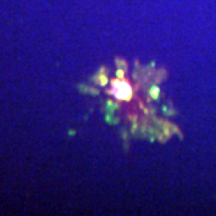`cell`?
Returning a JSON list of instances; mask_svg holds the SVG:
<instances>
[{
	"label": "cell",
	"mask_w": 216,
	"mask_h": 216,
	"mask_svg": "<svg viewBox=\"0 0 216 216\" xmlns=\"http://www.w3.org/2000/svg\"><path fill=\"white\" fill-rule=\"evenodd\" d=\"M138 125L139 124L137 123V121H133V124H132V132H131L133 136H136V132H137V130H138V127H139Z\"/></svg>",
	"instance_id": "30bf717a"
},
{
	"label": "cell",
	"mask_w": 216,
	"mask_h": 216,
	"mask_svg": "<svg viewBox=\"0 0 216 216\" xmlns=\"http://www.w3.org/2000/svg\"><path fill=\"white\" fill-rule=\"evenodd\" d=\"M166 76H167V71L164 70V68H161V70H159L157 72L155 73V82L156 83H161L162 81L166 79Z\"/></svg>",
	"instance_id": "3957f363"
},
{
	"label": "cell",
	"mask_w": 216,
	"mask_h": 216,
	"mask_svg": "<svg viewBox=\"0 0 216 216\" xmlns=\"http://www.w3.org/2000/svg\"><path fill=\"white\" fill-rule=\"evenodd\" d=\"M115 64H116V66L119 67V68H123V70H127V63L125 61V60H123V59H120V58H116L115 59Z\"/></svg>",
	"instance_id": "8992f818"
},
{
	"label": "cell",
	"mask_w": 216,
	"mask_h": 216,
	"mask_svg": "<svg viewBox=\"0 0 216 216\" xmlns=\"http://www.w3.org/2000/svg\"><path fill=\"white\" fill-rule=\"evenodd\" d=\"M99 73H106V66H101Z\"/></svg>",
	"instance_id": "5bb4252c"
},
{
	"label": "cell",
	"mask_w": 216,
	"mask_h": 216,
	"mask_svg": "<svg viewBox=\"0 0 216 216\" xmlns=\"http://www.w3.org/2000/svg\"><path fill=\"white\" fill-rule=\"evenodd\" d=\"M91 81L95 83V84H97V83H99L100 82V78H99V73H97V75H94L93 76V78H91Z\"/></svg>",
	"instance_id": "8fae6325"
},
{
	"label": "cell",
	"mask_w": 216,
	"mask_h": 216,
	"mask_svg": "<svg viewBox=\"0 0 216 216\" xmlns=\"http://www.w3.org/2000/svg\"><path fill=\"white\" fill-rule=\"evenodd\" d=\"M149 96H151V99H154V100H159V97H160V86H157L156 84L151 85L150 90H149Z\"/></svg>",
	"instance_id": "7a4b0ae2"
},
{
	"label": "cell",
	"mask_w": 216,
	"mask_h": 216,
	"mask_svg": "<svg viewBox=\"0 0 216 216\" xmlns=\"http://www.w3.org/2000/svg\"><path fill=\"white\" fill-rule=\"evenodd\" d=\"M166 124L169 126V129L172 130V132H173V133H175V134H178V136H179V138H180V139H183V138H184V136H183L181 131H180V130H179L178 127H176L174 124H172V123H169V121H166Z\"/></svg>",
	"instance_id": "277c9868"
},
{
	"label": "cell",
	"mask_w": 216,
	"mask_h": 216,
	"mask_svg": "<svg viewBox=\"0 0 216 216\" xmlns=\"http://www.w3.org/2000/svg\"><path fill=\"white\" fill-rule=\"evenodd\" d=\"M166 114H167V115H175V114H176V111H175V109L167 111V112H166Z\"/></svg>",
	"instance_id": "4fadbf2b"
},
{
	"label": "cell",
	"mask_w": 216,
	"mask_h": 216,
	"mask_svg": "<svg viewBox=\"0 0 216 216\" xmlns=\"http://www.w3.org/2000/svg\"><path fill=\"white\" fill-rule=\"evenodd\" d=\"M129 118H130L132 121H137V119H138V115H137V114H130Z\"/></svg>",
	"instance_id": "7c38bea8"
},
{
	"label": "cell",
	"mask_w": 216,
	"mask_h": 216,
	"mask_svg": "<svg viewBox=\"0 0 216 216\" xmlns=\"http://www.w3.org/2000/svg\"><path fill=\"white\" fill-rule=\"evenodd\" d=\"M99 78H100L99 84H100L101 86H106L107 83H108V77H107V75H106V73H99Z\"/></svg>",
	"instance_id": "52a82bcc"
},
{
	"label": "cell",
	"mask_w": 216,
	"mask_h": 216,
	"mask_svg": "<svg viewBox=\"0 0 216 216\" xmlns=\"http://www.w3.org/2000/svg\"><path fill=\"white\" fill-rule=\"evenodd\" d=\"M119 108H120V105L119 103H114V102H112L109 100L107 101V109L109 111V112H113L115 109H119Z\"/></svg>",
	"instance_id": "5b68a950"
},
{
	"label": "cell",
	"mask_w": 216,
	"mask_h": 216,
	"mask_svg": "<svg viewBox=\"0 0 216 216\" xmlns=\"http://www.w3.org/2000/svg\"><path fill=\"white\" fill-rule=\"evenodd\" d=\"M125 70H123V68H118L116 70V78H119V79H125Z\"/></svg>",
	"instance_id": "ba28073f"
},
{
	"label": "cell",
	"mask_w": 216,
	"mask_h": 216,
	"mask_svg": "<svg viewBox=\"0 0 216 216\" xmlns=\"http://www.w3.org/2000/svg\"><path fill=\"white\" fill-rule=\"evenodd\" d=\"M88 93L89 94H91V95H94V96H97L100 94V91L96 89V88H94V86H89V89H88Z\"/></svg>",
	"instance_id": "9c48e42d"
},
{
	"label": "cell",
	"mask_w": 216,
	"mask_h": 216,
	"mask_svg": "<svg viewBox=\"0 0 216 216\" xmlns=\"http://www.w3.org/2000/svg\"><path fill=\"white\" fill-rule=\"evenodd\" d=\"M112 84V90H107V94L113 95L116 100L119 101H131L133 97V89L132 86L125 82L124 79H119V78H114V79L111 81Z\"/></svg>",
	"instance_id": "6da1fadb"
}]
</instances>
